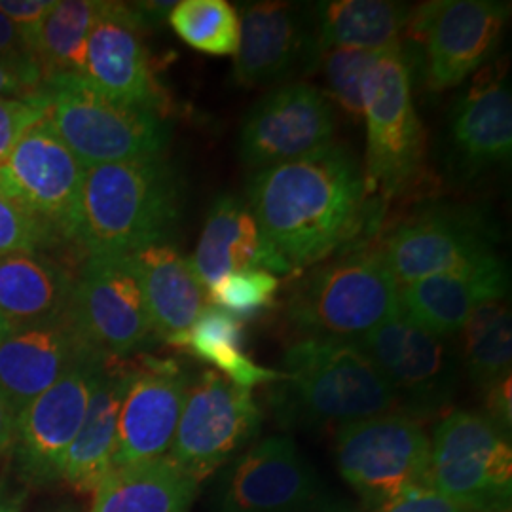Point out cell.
Listing matches in <instances>:
<instances>
[{
	"instance_id": "obj_1",
	"label": "cell",
	"mask_w": 512,
	"mask_h": 512,
	"mask_svg": "<svg viewBox=\"0 0 512 512\" xmlns=\"http://www.w3.org/2000/svg\"><path fill=\"white\" fill-rule=\"evenodd\" d=\"M247 198L270 274H296L368 243L384 219V203L366 196L359 160L338 143L255 171Z\"/></svg>"
},
{
	"instance_id": "obj_2",
	"label": "cell",
	"mask_w": 512,
	"mask_h": 512,
	"mask_svg": "<svg viewBox=\"0 0 512 512\" xmlns=\"http://www.w3.org/2000/svg\"><path fill=\"white\" fill-rule=\"evenodd\" d=\"M183 215V183L160 158L88 167L74 245L88 256H128L167 243Z\"/></svg>"
},
{
	"instance_id": "obj_3",
	"label": "cell",
	"mask_w": 512,
	"mask_h": 512,
	"mask_svg": "<svg viewBox=\"0 0 512 512\" xmlns=\"http://www.w3.org/2000/svg\"><path fill=\"white\" fill-rule=\"evenodd\" d=\"M275 416L285 425H346L389 414L393 387L353 342L304 338L283 357L272 389Z\"/></svg>"
},
{
	"instance_id": "obj_4",
	"label": "cell",
	"mask_w": 512,
	"mask_h": 512,
	"mask_svg": "<svg viewBox=\"0 0 512 512\" xmlns=\"http://www.w3.org/2000/svg\"><path fill=\"white\" fill-rule=\"evenodd\" d=\"M397 315L399 285L370 243L313 266L287 296V317L306 338L355 342Z\"/></svg>"
},
{
	"instance_id": "obj_5",
	"label": "cell",
	"mask_w": 512,
	"mask_h": 512,
	"mask_svg": "<svg viewBox=\"0 0 512 512\" xmlns=\"http://www.w3.org/2000/svg\"><path fill=\"white\" fill-rule=\"evenodd\" d=\"M46 124L88 167L160 158L169 126L158 112L114 101L80 74H57L40 86Z\"/></svg>"
},
{
	"instance_id": "obj_6",
	"label": "cell",
	"mask_w": 512,
	"mask_h": 512,
	"mask_svg": "<svg viewBox=\"0 0 512 512\" xmlns=\"http://www.w3.org/2000/svg\"><path fill=\"white\" fill-rule=\"evenodd\" d=\"M412 57L404 46L385 50L366 76V196L387 203L420 179L425 129L412 97Z\"/></svg>"
},
{
	"instance_id": "obj_7",
	"label": "cell",
	"mask_w": 512,
	"mask_h": 512,
	"mask_svg": "<svg viewBox=\"0 0 512 512\" xmlns=\"http://www.w3.org/2000/svg\"><path fill=\"white\" fill-rule=\"evenodd\" d=\"M427 486L467 511H511L509 435L486 414L450 412L433 435Z\"/></svg>"
},
{
	"instance_id": "obj_8",
	"label": "cell",
	"mask_w": 512,
	"mask_h": 512,
	"mask_svg": "<svg viewBox=\"0 0 512 512\" xmlns=\"http://www.w3.org/2000/svg\"><path fill=\"white\" fill-rule=\"evenodd\" d=\"M431 440L406 414H380L338 427L336 463L366 507L380 509L404 492L427 486Z\"/></svg>"
},
{
	"instance_id": "obj_9",
	"label": "cell",
	"mask_w": 512,
	"mask_h": 512,
	"mask_svg": "<svg viewBox=\"0 0 512 512\" xmlns=\"http://www.w3.org/2000/svg\"><path fill=\"white\" fill-rule=\"evenodd\" d=\"M494 222L471 205L427 203L384 236L380 251L397 285L495 258Z\"/></svg>"
},
{
	"instance_id": "obj_10",
	"label": "cell",
	"mask_w": 512,
	"mask_h": 512,
	"mask_svg": "<svg viewBox=\"0 0 512 512\" xmlns=\"http://www.w3.org/2000/svg\"><path fill=\"white\" fill-rule=\"evenodd\" d=\"M509 4L495 0H435L412 12L408 29L421 44V74L431 92L461 86L501 46Z\"/></svg>"
},
{
	"instance_id": "obj_11",
	"label": "cell",
	"mask_w": 512,
	"mask_h": 512,
	"mask_svg": "<svg viewBox=\"0 0 512 512\" xmlns=\"http://www.w3.org/2000/svg\"><path fill=\"white\" fill-rule=\"evenodd\" d=\"M262 412L253 391L232 384L217 370L188 382L171 459L194 482L213 475L255 437Z\"/></svg>"
},
{
	"instance_id": "obj_12",
	"label": "cell",
	"mask_w": 512,
	"mask_h": 512,
	"mask_svg": "<svg viewBox=\"0 0 512 512\" xmlns=\"http://www.w3.org/2000/svg\"><path fill=\"white\" fill-rule=\"evenodd\" d=\"M86 167L46 120L29 129L0 164V196L44 224L57 241H73Z\"/></svg>"
},
{
	"instance_id": "obj_13",
	"label": "cell",
	"mask_w": 512,
	"mask_h": 512,
	"mask_svg": "<svg viewBox=\"0 0 512 512\" xmlns=\"http://www.w3.org/2000/svg\"><path fill=\"white\" fill-rule=\"evenodd\" d=\"M67 311L82 340L103 357L124 359L156 338L128 256H88Z\"/></svg>"
},
{
	"instance_id": "obj_14",
	"label": "cell",
	"mask_w": 512,
	"mask_h": 512,
	"mask_svg": "<svg viewBox=\"0 0 512 512\" xmlns=\"http://www.w3.org/2000/svg\"><path fill=\"white\" fill-rule=\"evenodd\" d=\"M353 344L384 374L410 418L433 416L452 401L459 380L458 353L446 338L397 315Z\"/></svg>"
},
{
	"instance_id": "obj_15",
	"label": "cell",
	"mask_w": 512,
	"mask_h": 512,
	"mask_svg": "<svg viewBox=\"0 0 512 512\" xmlns=\"http://www.w3.org/2000/svg\"><path fill=\"white\" fill-rule=\"evenodd\" d=\"M107 357H80L50 389L18 414L16 458L19 473L31 484L61 480L67 452L86 418L95 382Z\"/></svg>"
},
{
	"instance_id": "obj_16",
	"label": "cell",
	"mask_w": 512,
	"mask_h": 512,
	"mask_svg": "<svg viewBox=\"0 0 512 512\" xmlns=\"http://www.w3.org/2000/svg\"><path fill=\"white\" fill-rule=\"evenodd\" d=\"M336 112L327 93L294 82L249 110L239 133L241 162L253 171L287 164L334 143Z\"/></svg>"
},
{
	"instance_id": "obj_17",
	"label": "cell",
	"mask_w": 512,
	"mask_h": 512,
	"mask_svg": "<svg viewBox=\"0 0 512 512\" xmlns=\"http://www.w3.org/2000/svg\"><path fill=\"white\" fill-rule=\"evenodd\" d=\"M188 376L169 359L145 357L133 374L120 408L112 469L165 458L181 420Z\"/></svg>"
},
{
	"instance_id": "obj_18",
	"label": "cell",
	"mask_w": 512,
	"mask_h": 512,
	"mask_svg": "<svg viewBox=\"0 0 512 512\" xmlns=\"http://www.w3.org/2000/svg\"><path fill=\"white\" fill-rule=\"evenodd\" d=\"M143 27L133 4L103 2L88 35L80 76L114 101L158 112L165 99L150 67Z\"/></svg>"
},
{
	"instance_id": "obj_19",
	"label": "cell",
	"mask_w": 512,
	"mask_h": 512,
	"mask_svg": "<svg viewBox=\"0 0 512 512\" xmlns=\"http://www.w3.org/2000/svg\"><path fill=\"white\" fill-rule=\"evenodd\" d=\"M224 512H311L321 486L296 444L287 437L258 442L222 478Z\"/></svg>"
},
{
	"instance_id": "obj_20",
	"label": "cell",
	"mask_w": 512,
	"mask_h": 512,
	"mask_svg": "<svg viewBox=\"0 0 512 512\" xmlns=\"http://www.w3.org/2000/svg\"><path fill=\"white\" fill-rule=\"evenodd\" d=\"M234 82L258 88L281 82L302 61H315L313 19L308 6L293 2L241 4Z\"/></svg>"
},
{
	"instance_id": "obj_21",
	"label": "cell",
	"mask_w": 512,
	"mask_h": 512,
	"mask_svg": "<svg viewBox=\"0 0 512 512\" xmlns=\"http://www.w3.org/2000/svg\"><path fill=\"white\" fill-rule=\"evenodd\" d=\"M93 351L78 334L69 311L0 338V393L19 414L84 355Z\"/></svg>"
},
{
	"instance_id": "obj_22",
	"label": "cell",
	"mask_w": 512,
	"mask_h": 512,
	"mask_svg": "<svg viewBox=\"0 0 512 512\" xmlns=\"http://www.w3.org/2000/svg\"><path fill=\"white\" fill-rule=\"evenodd\" d=\"M509 293V268L501 256L399 287V317L435 336L458 334L469 315Z\"/></svg>"
},
{
	"instance_id": "obj_23",
	"label": "cell",
	"mask_w": 512,
	"mask_h": 512,
	"mask_svg": "<svg viewBox=\"0 0 512 512\" xmlns=\"http://www.w3.org/2000/svg\"><path fill=\"white\" fill-rule=\"evenodd\" d=\"M450 150L452 164L465 179L511 160L512 97L505 74H484L456 103Z\"/></svg>"
},
{
	"instance_id": "obj_24",
	"label": "cell",
	"mask_w": 512,
	"mask_h": 512,
	"mask_svg": "<svg viewBox=\"0 0 512 512\" xmlns=\"http://www.w3.org/2000/svg\"><path fill=\"white\" fill-rule=\"evenodd\" d=\"M133 363L107 357L101 365L86 418L73 440L61 482L76 494H95L112 471L116 431Z\"/></svg>"
},
{
	"instance_id": "obj_25",
	"label": "cell",
	"mask_w": 512,
	"mask_h": 512,
	"mask_svg": "<svg viewBox=\"0 0 512 512\" xmlns=\"http://www.w3.org/2000/svg\"><path fill=\"white\" fill-rule=\"evenodd\" d=\"M145 296L156 338L171 342L192 327L205 306V287L184 258L169 243L150 245L128 255Z\"/></svg>"
},
{
	"instance_id": "obj_26",
	"label": "cell",
	"mask_w": 512,
	"mask_h": 512,
	"mask_svg": "<svg viewBox=\"0 0 512 512\" xmlns=\"http://www.w3.org/2000/svg\"><path fill=\"white\" fill-rule=\"evenodd\" d=\"M414 8L391 0H332L311 10L315 61L329 50L384 52L403 46Z\"/></svg>"
},
{
	"instance_id": "obj_27",
	"label": "cell",
	"mask_w": 512,
	"mask_h": 512,
	"mask_svg": "<svg viewBox=\"0 0 512 512\" xmlns=\"http://www.w3.org/2000/svg\"><path fill=\"white\" fill-rule=\"evenodd\" d=\"M266 249L247 203L222 194L211 205L202 236L190 264L209 289L228 274L264 270Z\"/></svg>"
},
{
	"instance_id": "obj_28",
	"label": "cell",
	"mask_w": 512,
	"mask_h": 512,
	"mask_svg": "<svg viewBox=\"0 0 512 512\" xmlns=\"http://www.w3.org/2000/svg\"><path fill=\"white\" fill-rule=\"evenodd\" d=\"M74 277L38 253L0 258V315L8 330L55 319L69 310Z\"/></svg>"
},
{
	"instance_id": "obj_29",
	"label": "cell",
	"mask_w": 512,
	"mask_h": 512,
	"mask_svg": "<svg viewBox=\"0 0 512 512\" xmlns=\"http://www.w3.org/2000/svg\"><path fill=\"white\" fill-rule=\"evenodd\" d=\"M198 482L171 459L112 469L95 490L90 512H188Z\"/></svg>"
},
{
	"instance_id": "obj_30",
	"label": "cell",
	"mask_w": 512,
	"mask_h": 512,
	"mask_svg": "<svg viewBox=\"0 0 512 512\" xmlns=\"http://www.w3.org/2000/svg\"><path fill=\"white\" fill-rule=\"evenodd\" d=\"M243 344L245 327L241 319L215 304H205L192 327L169 342V346L186 349L211 363L219 374L243 389L253 391L256 385L279 382L281 372L256 365L243 353Z\"/></svg>"
},
{
	"instance_id": "obj_31",
	"label": "cell",
	"mask_w": 512,
	"mask_h": 512,
	"mask_svg": "<svg viewBox=\"0 0 512 512\" xmlns=\"http://www.w3.org/2000/svg\"><path fill=\"white\" fill-rule=\"evenodd\" d=\"M459 361L480 389L511 376V310L505 298L476 308L459 329Z\"/></svg>"
},
{
	"instance_id": "obj_32",
	"label": "cell",
	"mask_w": 512,
	"mask_h": 512,
	"mask_svg": "<svg viewBox=\"0 0 512 512\" xmlns=\"http://www.w3.org/2000/svg\"><path fill=\"white\" fill-rule=\"evenodd\" d=\"M101 4L99 0H55L31 37L44 80L57 74H82L88 35Z\"/></svg>"
},
{
	"instance_id": "obj_33",
	"label": "cell",
	"mask_w": 512,
	"mask_h": 512,
	"mask_svg": "<svg viewBox=\"0 0 512 512\" xmlns=\"http://www.w3.org/2000/svg\"><path fill=\"white\" fill-rule=\"evenodd\" d=\"M167 19L184 44L198 52L219 57L238 52V10L226 0L175 2Z\"/></svg>"
},
{
	"instance_id": "obj_34",
	"label": "cell",
	"mask_w": 512,
	"mask_h": 512,
	"mask_svg": "<svg viewBox=\"0 0 512 512\" xmlns=\"http://www.w3.org/2000/svg\"><path fill=\"white\" fill-rule=\"evenodd\" d=\"M380 55L382 52L329 50L317 59L327 80V97L355 120L363 118L366 76L380 59Z\"/></svg>"
},
{
	"instance_id": "obj_35",
	"label": "cell",
	"mask_w": 512,
	"mask_h": 512,
	"mask_svg": "<svg viewBox=\"0 0 512 512\" xmlns=\"http://www.w3.org/2000/svg\"><path fill=\"white\" fill-rule=\"evenodd\" d=\"M207 293L211 304L234 317H255L274 308L279 279L266 270H243L222 277Z\"/></svg>"
},
{
	"instance_id": "obj_36",
	"label": "cell",
	"mask_w": 512,
	"mask_h": 512,
	"mask_svg": "<svg viewBox=\"0 0 512 512\" xmlns=\"http://www.w3.org/2000/svg\"><path fill=\"white\" fill-rule=\"evenodd\" d=\"M57 243L54 234L25 213L16 203L0 196V258L19 253H38Z\"/></svg>"
},
{
	"instance_id": "obj_37",
	"label": "cell",
	"mask_w": 512,
	"mask_h": 512,
	"mask_svg": "<svg viewBox=\"0 0 512 512\" xmlns=\"http://www.w3.org/2000/svg\"><path fill=\"white\" fill-rule=\"evenodd\" d=\"M46 118V99L38 90L27 97H0V164L19 139Z\"/></svg>"
},
{
	"instance_id": "obj_38",
	"label": "cell",
	"mask_w": 512,
	"mask_h": 512,
	"mask_svg": "<svg viewBox=\"0 0 512 512\" xmlns=\"http://www.w3.org/2000/svg\"><path fill=\"white\" fill-rule=\"evenodd\" d=\"M0 63L19 74L35 92L40 90L44 76L31 42L16 23L0 14Z\"/></svg>"
},
{
	"instance_id": "obj_39",
	"label": "cell",
	"mask_w": 512,
	"mask_h": 512,
	"mask_svg": "<svg viewBox=\"0 0 512 512\" xmlns=\"http://www.w3.org/2000/svg\"><path fill=\"white\" fill-rule=\"evenodd\" d=\"M376 512H471L448 497L437 494L429 486L412 488L397 499L382 505Z\"/></svg>"
},
{
	"instance_id": "obj_40",
	"label": "cell",
	"mask_w": 512,
	"mask_h": 512,
	"mask_svg": "<svg viewBox=\"0 0 512 512\" xmlns=\"http://www.w3.org/2000/svg\"><path fill=\"white\" fill-rule=\"evenodd\" d=\"M54 6L55 0H0V14L16 23L21 33L31 42L38 25Z\"/></svg>"
},
{
	"instance_id": "obj_41",
	"label": "cell",
	"mask_w": 512,
	"mask_h": 512,
	"mask_svg": "<svg viewBox=\"0 0 512 512\" xmlns=\"http://www.w3.org/2000/svg\"><path fill=\"white\" fill-rule=\"evenodd\" d=\"M511 380L512 376H507L486 389V404H488L486 416L507 435L511 433L512 425Z\"/></svg>"
},
{
	"instance_id": "obj_42",
	"label": "cell",
	"mask_w": 512,
	"mask_h": 512,
	"mask_svg": "<svg viewBox=\"0 0 512 512\" xmlns=\"http://www.w3.org/2000/svg\"><path fill=\"white\" fill-rule=\"evenodd\" d=\"M16 410L6 401V397L0 393V458L14 448L16 440Z\"/></svg>"
},
{
	"instance_id": "obj_43",
	"label": "cell",
	"mask_w": 512,
	"mask_h": 512,
	"mask_svg": "<svg viewBox=\"0 0 512 512\" xmlns=\"http://www.w3.org/2000/svg\"><path fill=\"white\" fill-rule=\"evenodd\" d=\"M33 93L37 92L19 74L0 63V97H27Z\"/></svg>"
},
{
	"instance_id": "obj_44",
	"label": "cell",
	"mask_w": 512,
	"mask_h": 512,
	"mask_svg": "<svg viewBox=\"0 0 512 512\" xmlns=\"http://www.w3.org/2000/svg\"><path fill=\"white\" fill-rule=\"evenodd\" d=\"M23 501H25V492L12 490L6 478H0V512H21Z\"/></svg>"
},
{
	"instance_id": "obj_45",
	"label": "cell",
	"mask_w": 512,
	"mask_h": 512,
	"mask_svg": "<svg viewBox=\"0 0 512 512\" xmlns=\"http://www.w3.org/2000/svg\"><path fill=\"white\" fill-rule=\"evenodd\" d=\"M6 332H8V325L4 323V319H2V315H0V338H2Z\"/></svg>"
},
{
	"instance_id": "obj_46",
	"label": "cell",
	"mask_w": 512,
	"mask_h": 512,
	"mask_svg": "<svg viewBox=\"0 0 512 512\" xmlns=\"http://www.w3.org/2000/svg\"><path fill=\"white\" fill-rule=\"evenodd\" d=\"M220 512H224V511H220Z\"/></svg>"
}]
</instances>
